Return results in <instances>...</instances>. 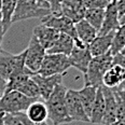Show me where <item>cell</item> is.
Wrapping results in <instances>:
<instances>
[{
	"mask_svg": "<svg viewBox=\"0 0 125 125\" xmlns=\"http://www.w3.org/2000/svg\"><path fill=\"white\" fill-rule=\"evenodd\" d=\"M4 36V30H3V24H2V16H1V11H0V44L2 42V39Z\"/></svg>",
	"mask_w": 125,
	"mask_h": 125,
	"instance_id": "cell-34",
	"label": "cell"
},
{
	"mask_svg": "<svg viewBox=\"0 0 125 125\" xmlns=\"http://www.w3.org/2000/svg\"><path fill=\"white\" fill-rule=\"evenodd\" d=\"M66 104H67L69 116L72 122L79 121V122H85V123H91L90 118L85 112V109L83 107V104L81 101V98H80L78 91L70 90V88L68 90L67 88Z\"/></svg>",
	"mask_w": 125,
	"mask_h": 125,
	"instance_id": "cell-9",
	"label": "cell"
},
{
	"mask_svg": "<svg viewBox=\"0 0 125 125\" xmlns=\"http://www.w3.org/2000/svg\"><path fill=\"white\" fill-rule=\"evenodd\" d=\"M32 35H35L37 37L39 42L42 44L43 48L48 51L49 49L53 46L55 41L58 39L61 32L52 27H49V26H46L44 24H41L33 28Z\"/></svg>",
	"mask_w": 125,
	"mask_h": 125,
	"instance_id": "cell-15",
	"label": "cell"
},
{
	"mask_svg": "<svg viewBox=\"0 0 125 125\" xmlns=\"http://www.w3.org/2000/svg\"><path fill=\"white\" fill-rule=\"evenodd\" d=\"M116 1V7H118L119 11V16L121 19L125 14V0H115Z\"/></svg>",
	"mask_w": 125,
	"mask_h": 125,
	"instance_id": "cell-31",
	"label": "cell"
},
{
	"mask_svg": "<svg viewBox=\"0 0 125 125\" xmlns=\"http://www.w3.org/2000/svg\"><path fill=\"white\" fill-rule=\"evenodd\" d=\"M125 48V24L121 25L120 27L114 31L112 45H111L110 52L112 55L120 53Z\"/></svg>",
	"mask_w": 125,
	"mask_h": 125,
	"instance_id": "cell-26",
	"label": "cell"
},
{
	"mask_svg": "<svg viewBox=\"0 0 125 125\" xmlns=\"http://www.w3.org/2000/svg\"><path fill=\"white\" fill-rule=\"evenodd\" d=\"M37 1L41 4V6H43V7H45V8H49V9H51V8H50V4H49V2H48V0H37Z\"/></svg>",
	"mask_w": 125,
	"mask_h": 125,
	"instance_id": "cell-35",
	"label": "cell"
},
{
	"mask_svg": "<svg viewBox=\"0 0 125 125\" xmlns=\"http://www.w3.org/2000/svg\"><path fill=\"white\" fill-rule=\"evenodd\" d=\"M86 9H106L110 3L109 0H83Z\"/></svg>",
	"mask_w": 125,
	"mask_h": 125,
	"instance_id": "cell-27",
	"label": "cell"
},
{
	"mask_svg": "<svg viewBox=\"0 0 125 125\" xmlns=\"http://www.w3.org/2000/svg\"><path fill=\"white\" fill-rule=\"evenodd\" d=\"M26 54L27 49L19 54H11L3 50L0 52V73L7 81L26 69Z\"/></svg>",
	"mask_w": 125,
	"mask_h": 125,
	"instance_id": "cell-3",
	"label": "cell"
},
{
	"mask_svg": "<svg viewBox=\"0 0 125 125\" xmlns=\"http://www.w3.org/2000/svg\"><path fill=\"white\" fill-rule=\"evenodd\" d=\"M37 98H31L22 94L19 91H11L4 93L0 98V113H16L23 112L28 109Z\"/></svg>",
	"mask_w": 125,
	"mask_h": 125,
	"instance_id": "cell-5",
	"label": "cell"
},
{
	"mask_svg": "<svg viewBox=\"0 0 125 125\" xmlns=\"http://www.w3.org/2000/svg\"><path fill=\"white\" fill-rule=\"evenodd\" d=\"M42 24L52 27L54 29L58 30L62 33H67L71 36L73 39H77V31H75V24L70 19L66 17L62 14H51L44 16L41 19Z\"/></svg>",
	"mask_w": 125,
	"mask_h": 125,
	"instance_id": "cell-10",
	"label": "cell"
},
{
	"mask_svg": "<svg viewBox=\"0 0 125 125\" xmlns=\"http://www.w3.org/2000/svg\"><path fill=\"white\" fill-rule=\"evenodd\" d=\"M106 9H87L85 12L84 19L99 32L105 19Z\"/></svg>",
	"mask_w": 125,
	"mask_h": 125,
	"instance_id": "cell-24",
	"label": "cell"
},
{
	"mask_svg": "<svg viewBox=\"0 0 125 125\" xmlns=\"http://www.w3.org/2000/svg\"><path fill=\"white\" fill-rule=\"evenodd\" d=\"M51 13V9L41 6L37 0H16V8H15L12 23L29 19L41 20Z\"/></svg>",
	"mask_w": 125,
	"mask_h": 125,
	"instance_id": "cell-4",
	"label": "cell"
},
{
	"mask_svg": "<svg viewBox=\"0 0 125 125\" xmlns=\"http://www.w3.org/2000/svg\"><path fill=\"white\" fill-rule=\"evenodd\" d=\"M112 61L113 55L110 51L104 55L93 57L84 73V84L96 87L101 86L104 74L112 67Z\"/></svg>",
	"mask_w": 125,
	"mask_h": 125,
	"instance_id": "cell-2",
	"label": "cell"
},
{
	"mask_svg": "<svg viewBox=\"0 0 125 125\" xmlns=\"http://www.w3.org/2000/svg\"><path fill=\"white\" fill-rule=\"evenodd\" d=\"M115 94L118 95V97L121 99L122 104L125 106V91H121V90H118V88H113Z\"/></svg>",
	"mask_w": 125,
	"mask_h": 125,
	"instance_id": "cell-33",
	"label": "cell"
},
{
	"mask_svg": "<svg viewBox=\"0 0 125 125\" xmlns=\"http://www.w3.org/2000/svg\"><path fill=\"white\" fill-rule=\"evenodd\" d=\"M66 93L67 88L62 84H58L54 88L50 97L45 100L49 110V120L53 125H62L72 122L67 109Z\"/></svg>",
	"mask_w": 125,
	"mask_h": 125,
	"instance_id": "cell-1",
	"label": "cell"
},
{
	"mask_svg": "<svg viewBox=\"0 0 125 125\" xmlns=\"http://www.w3.org/2000/svg\"><path fill=\"white\" fill-rule=\"evenodd\" d=\"M114 31H111L106 35H98L92 42L90 43V51L93 57L100 56L108 53L111 50Z\"/></svg>",
	"mask_w": 125,
	"mask_h": 125,
	"instance_id": "cell-16",
	"label": "cell"
},
{
	"mask_svg": "<svg viewBox=\"0 0 125 125\" xmlns=\"http://www.w3.org/2000/svg\"><path fill=\"white\" fill-rule=\"evenodd\" d=\"M62 1L64 0H48L50 8H51V12L53 14H61Z\"/></svg>",
	"mask_w": 125,
	"mask_h": 125,
	"instance_id": "cell-29",
	"label": "cell"
},
{
	"mask_svg": "<svg viewBox=\"0 0 125 125\" xmlns=\"http://www.w3.org/2000/svg\"><path fill=\"white\" fill-rule=\"evenodd\" d=\"M120 24L121 25H123V24H125V14L123 15V16L120 19Z\"/></svg>",
	"mask_w": 125,
	"mask_h": 125,
	"instance_id": "cell-39",
	"label": "cell"
},
{
	"mask_svg": "<svg viewBox=\"0 0 125 125\" xmlns=\"http://www.w3.org/2000/svg\"><path fill=\"white\" fill-rule=\"evenodd\" d=\"M3 115H4V112H1V113H0V125H4Z\"/></svg>",
	"mask_w": 125,
	"mask_h": 125,
	"instance_id": "cell-38",
	"label": "cell"
},
{
	"mask_svg": "<svg viewBox=\"0 0 125 125\" xmlns=\"http://www.w3.org/2000/svg\"><path fill=\"white\" fill-rule=\"evenodd\" d=\"M115 88H118V90H121V91H125V79L121 83H120V85H119L118 87H115Z\"/></svg>",
	"mask_w": 125,
	"mask_h": 125,
	"instance_id": "cell-36",
	"label": "cell"
},
{
	"mask_svg": "<svg viewBox=\"0 0 125 125\" xmlns=\"http://www.w3.org/2000/svg\"><path fill=\"white\" fill-rule=\"evenodd\" d=\"M92 58L93 55L90 51V44L84 43L78 38L74 39V48L69 55L71 67H74L84 74Z\"/></svg>",
	"mask_w": 125,
	"mask_h": 125,
	"instance_id": "cell-7",
	"label": "cell"
},
{
	"mask_svg": "<svg viewBox=\"0 0 125 125\" xmlns=\"http://www.w3.org/2000/svg\"><path fill=\"white\" fill-rule=\"evenodd\" d=\"M104 96H105V115L103 119V125H109L116 121V109H118V104H116V98L114 95L113 88L107 87L105 85H101Z\"/></svg>",
	"mask_w": 125,
	"mask_h": 125,
	"instance_id": "cell-14",
	"label": "cell"
},
{
	"mask_svg": "<svg viewBox=\"0 0 125 125\" xmlns=\"http://www.w3.org/2000/svg\"><path fill=\"white\" fill-rule=\"evenodd\" d=\"M3 121L4 125H23L20 119L14 113H4Z\"/></svg>",
	"mask_w": 125,
	"mask_h": 125,
	"instance_id": "cell-28",
	"label": "cell"
},
{
	"mask_svg": "<svg viewBox=\"0 0 125 125\" xmlns=\"http://www.w3.org/2000/svg\"><path fill=\"white\" fill-rule=\"evenodd\" d=\"M125 79V67L113 65L106 71L103 78V85L110 88H115Z\"/></svg>",
	"mask_w": 125,
	"mask_h": 125,
	"instance_id": "cell-19",
	"label": "cell"
},
{
	"mask_svg": "<svg viewBox=\"0 0 125 125\" xmlns=\"http://www.w3.org/2000/svg\"><path fill=\"white\" fill-rule=\"evenodd\" d=\"M7 84H8V81L2 77L1 73H0V93H1L2 95H3L4 91H6V88H7Z\"/></svg>",
	"mask_w": 125,
	"mask_h": 125,
	"instance_id": "cell-32",
	"label": "cell"
},
{
	"mask_svg": "<svg viewBox=\"0 0 125 125\" xmlns=\"http://www.w3.org/2000/svg\"><path fill=\"white\" fill-rule=\"evenodd\" d=\"M74 48V39L71 36L67 33H62L59 35L58 39L55 41L53 46L50 48L46 53L49 54H65L69 56L71 54L72 50Z\"/></svg>",
	"mask_w": 125,
	"mask_h": 125,
	"instance_id": "cell-18",
	"label": "cell"
},
{
	"mask_svg": "<svg viewBox=\"0 0 125 125\" xmlns=\"http://www.w3.org/2000/svg\"><path fill=\"white\" fill-rule=\"evenodd\" d=\"M2 51V49H1V44H0V52H1Z\"/></svg>",
	"mask_w": 125,
	"mask_h": 125,
	"instance_id": "cell-41",
	"label": "cell"
},
{
	"mask_svg": "<svg viewBox=\"0 0 125 125\" xmlns=\"http://www.w3.org/2000/svg\"><path fill=\"white\" fill-rule=\"evenodd\" d=\"M113 65H119V66L125 67V56L120 52V53L113 55V61H112V66Z\"/></svg>",
	"mask_w": 125,
	"mask_h": 125,
	"instance_id": "cell-30",
	"label": "cell"
},
{
	"mask_svg": "<svg viewBox=\"0 0 125 125\" xmlns=\"http://www.w3.org/2000/svg\"><path fill=\"white\" fill-rule=\"evenodd\" d=\"M1 96H2V94H1V93H0V98H1Z\"/></svg>",
	"mask_w": 125,
	"mask_h": 125,
	"instance_id": "cell-43",
	"label": "cell"
},
{
	"mask_svg": "<svg viewBox=\"0 0 125 125\" xmlns=\"http://www.w3.org/2000/svg\"><path fill=\"white\" fill-rule=\"evenodd\" d=\"M109 1H112V0H109Z\"/></svg>",
	"mask_w": 125,
	"mask_h": 125,
	"instance_id": "cell-44",
	"label": "cell"
},
{
	"mask_svg": "<svg viewBox=\"0 0 125 125\" xmlns=\"http://www.w3.org/2000/svg\"><path fill=\"white\" fill-rule=\"evenodd\" d=\"M0 8H1V0H0Z\"/></svg>",
	"mask_w": 125,
	"mask_h": 125,
	"instance_id": "cell-42",
	"label": "cell"
},
{
	"mask_svg": "<svg viewBox=\"0 0 125 125\" xmlns=\"http://www.w3.org/2000/svg\"><path fill=\"white\" fill-rule=\"evenodd\" d=\"M86 10L83 0H64L62 3L61 14L70 19L75 24L84 19Z\"/></svg>",
	"mask_w": 125,
	"mask_h": 125,
	"instance_id": "cell-12",
	"label": "cell"
},
{
	"mask_svg": "<svg viewBox=\"0 0 125 125\" xmlns=\"http://www.w3.org/2000/svg\"><path fill=\"white\" fill-rule=\"evenodd\" d=\"M97 90L98 87L96 86L84 85V87L81 88L80 91H78L80 98H81V101L83 104V107L85 109V112H86L88 118L91 116V113H92L93 105L95 103L96 95H97Z\"/></svg>",
	"mask_w": 125,
	"mask_h": 125,
	"instance_id": "cell-22",
	"label": "cell"
},
{
	"mask_svg": "<svg viewBox=\"0 0 125 125\" xmlns=\"http://www.w3.org/2000/svg\"><path fill=\"white\" fill-rule=\"evenodd\" d=\"M15 8H16V0H1V16H2V24H3L4 33L8 31L12 23L13 15H14Z\"/></svg>",
	"mask_w": 125,
	"mask_h": 125,
	"instance_id": "cell-23",
	"label": "cell"
},
{
	"mask_svg": "<svg viewBox=\"0 0 125 125\" xmlns=\"http://www.w3.org/2000/svg\"><path fill=\"white\" fill-rule=\"evenodd\" d=\"M120 26L121 24H120V16L118 7H116V1L112 0L106 8L105 19H104L103 26H101L98 35H106L111 31H115Z\"/></svg>",
	"mask_w": 125,
	"mask_h": 125,
	"instance_id": "cell-13",
	"label": "cell"
},
{
	"mask_svg": "<svg viewBox=\"0 0 125 125\" xmlns=\"http://www.w3.org/2000/svg\"><path fill=\"white\" fill-rule=\"evenodd\" d=\"M105 109H106L105 96H104L101 86H99L97 90L96 99L93 105L92 113H91V116H90L91 123L92 124H103V119H104V115H105Z\"/></svg>",
	"mask_w": 125,
	"mask_h": 125,
	"instance_id": "cell-20",
	"label": "cell"
},
{
	"mask_svg": "<svg viewBox=\"0 0 125 125\" xmlns=\"http://www.w3.org/2000/svg\"><path fill=\"white\" fill-rule=\"evenodd\" d=\"M25 112L28 118L35 123H43L46 121V119H49L48 106L45 101L41 99L35 100L32 104H30V106Z\"/></svg>",
	"mask_w": 125,
	"mask_h": 125,
	"instance_id": "cell-17",
	"label": "cell"
},
{
	"mask_svg": "<svg viewBox=\"0 0 125 125\" xmlns=\"http://www.w3.org/2000/svg\"><path fill=\"white\" fill-rule=\"evenodd\" d=\"M70 67H71V62H70L69 56L65 54L46 53L38 73L41 75L64 74Z\"/></svg>",
	"mask_w": 125,
	"mask_h": 125,
	"instance_id": "cell-6",
	"label": "cell"
},
{
	"mask_svg": "<svg viewBox=\"0 0 125 125\" xmlns=\"http://www.w3.org/2000/svg\"><path fill=\"white\" fill-rule=\"evenodd\" d=\"M75 31L78 39L86 44H90L98 36V30L95 29L85 19L75 23Z\"/></svg>",
	"mask_w": 125,
	"mask_h": 125,
	"instance_id": "cell-21",
	"label": "cell"
},
{
	"mask_svg": "<svg viewBox=\"0 0 125 125\" xmlns=\"http://www.w3.org/2000/svg\"><path fill=\"white\" fill-rule=\"evenodd\" d=\"M109 125H125V122H122V121H115L113 123L109 124Z\"/></svg>",
	"mask_w": 125,
	"mask_h": 125,
	"instance_id": "cell-37",
	"label": "cell"
},
{
	"mask_svg": "<svg viewBox=\"0 0 125 125\" xmlns=\"http://www.w3.org/2000/svg\"><path fill=\"white\" fill-rule=\"evenodd\" d=\"M121 53H122V54H123V55L125 56V48H124V49H123V50H122V51H121Z\"/></svg>",
	"mask_w": 125,
	"mask_h": 125,
	"instance_id": "cell-40",
	"label": "cell"
},
{
	"mask_svg": "<svg viewBox=\"0 0 125 125\" xmlns=\"http://www.w3.org/2000/svg\"><path fill=\"white\" fill-rule=\"evenodd\" d=\"M62 75L64 74H54V75H41L38 72L32 74V79L37 83L40 91L41 98L45 101L50 97L52 92L58 84H62Z\"/></svg>",
	"mask_w": 125,
	"mask_h": 125,
	"instance_id": "cell-11",
	"label": "cell"
},
{
	"mask_svg": "<svg viewBox=\"0 0 125 125\" xmlns=\"http://www.w3.org/2000/svg\"><path fill=\"white\" fill-rule=\"evenodd\" d=\"M26 49H27L25 61L26 67L32 72H38L43 62L44 57L46 55V50L39 42V40L35 35L31 36L28 46Z\"/></svg>",
	"mask_w": 125,
	"mask_h": 125,
	"instance_id": "cell-8",
	"label": "cell"
},
{
	"mask_svg": "<svg viewBox=\"0 0 125 125\" xmlns=\"http://www.w3.org/2000/svg\"><path fill=\"white\" fill-rule=\"evenodd\" d=\"M16 91H19L22 94L28 96V97L31 98H37V99H42L40 95V91H39V87L37 85V83L35 82V80L32 79V75L27 79L24 83L20 85V87L17 88Z\"/></svg>",
	"mask_w": 125,
	"mask_h": 125,
	"instance_id": "cell-25",
	"label": "cell"
}]
</instances>
